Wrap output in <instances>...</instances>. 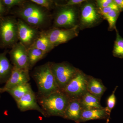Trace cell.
Masks as SVG:
<instances>
[{
	"label": "cell",
	"mask_w": 123,
	"mask_h": 123,
	"mask_svg": "<svg viewBox=\"0 0 123 123\" xmlns=\"http://www.w3.org/2000/svg\"><path fill=\"white\" fill-rule=\"evenodd\" d=\"M70 100L64 92L60 90L48 95H39L37 101L46 116H59L64 118Z\"/></svg>",
	"instance_id": "obj_1"
},
{
	"label": "cell",
	"mask_w": 123,
	"mask_h": 123,
	"mask_svg": "<svg viewBox=\"0 0 123 123\" xmlns=\"http://www.w3.org/2000/svg\"><path fill=\"white\" fill-rule=\"evenodd\" d=\"M32 76L37 85L40 96L48 95L60 90L51 69L50 62L36 68Z\"/></svg>",
	"instance_id": "obj_2"
},
{
	"label": "cell",
	"mask_w": 123,
	"mask_h": 123,
	"mask_svg": "<svg viewBox=\"0 0 123 123\" xmlns=\"http://www.w3.org/2000/svg\"><path fill=\"white\" fill-rule=\"evenodd\" d=\"M80 6L78 23L80 29L96 26L103 19L95 2L86 0Z\"/></svg>",
	"instance_id": "obj_3"
},
{
	"label": "cell",
	"mask_w": 123,
	"mask_h": 123,
	"mask_svg": "<svg viewBox=\"0 0 123 123\" xmlns=\"http://www.w3.org/2000/svg\"><path fill=\"white\" fill-rule=\"evenodd\" d=\"M17 20L13 17H0V46L12 47L17 43Z\"/></svg>",
	"instance_id": "obj_4"
},
{
	"label": "cell",
	"mask_w": 123,
	"mask_h": 123,
	"mask_svg": "<svg viewBox=\"0 0 123 123\" xmlns=\"http://www.w3.org/2000/svg\"><path fill=\"white\" fill-rule=\"evenodd\" d=\"M57 7L60 8L55 16V27L69 29L78 25L79 9L76 6Z\"/></svg>",
	"instance_id": "obj_5"
},
{
	"label": "cell",
	"mask_w": 123,
	"mask_h": 123,
	"mask_svg": "<svg viewBox=\"0 0 123 123\" xmlns=\"http://www.w3.org/2000/svg\"><path fill=\"white\" fill-rule=\"evenodd\" d=\"M50 64L56 81L61 90L68 84L79 70L68 62H50Z\"/></svg>",
	"instance_id": "obj_6"
},
{
	"label": "cell",
	"mask_w": 123,
	"mask_h": 123,
	"mask_svg": "<svg viewBox=\"0 0 123 123\" xmlns=\"http://www.w3.org/2000/svg\"><path fill=\"white\" fill-rule=\"evenodd\" d=\"M89 76L79 70L62 91L70 99H80L87 92Z\"/></svg>",
	"instance_id": "obj_7"
},
{
	"label": "cell",
	"mask_w": 123,
	"mask_h": 123,
	"mask_svg": "<svg viewBox=\"0 0 123 123\" xmlns=\"http://www.w3.org/2000/svg\"><path fill=\"white\" fill-rule=\"evenodd\" d=\"M79 29L78 25L69 29H61L55 27L45 32L51 43L55 47L78 36Z\"/></svg>",
	"instance_id": "obj_8"
},
{
	"label": "cell",
	"mask_w": 123,
	"mask_h": 123,
	"mask_svg": "<svg viewBox=\"0 0 123 123\" xmlns=\"http://www.w3.org/2000/svg\"><path fill=\"white\" fill-rule=\"evenodd\" d=\"M17 23L18 40L28 49L37 38L40 33L20 18L18 19Z\"/></svg>",
	"instance_id": "obj_9"
},
{
	"label": "cell",
	"mask_w": 123,
	"mask_h": 123,
	"mask_svg": "<svg viewBox=\"0 0 123 123\" xmlns=\"http://www.w3.org/2000/svg\"><path fill=\"white\" fill-rule=\"evenodd\" d=\"M9 55L13 66L21 69L30 70L27 49L22 43L20 42L15 43Z\"/></svg>",
	"instance_id": "obj_10"
},
{
	"label": "cell",
	"mask_w": 123,
	"mask_h": 123,
	"mask_svg": "<svg viewBox=\"0 0 123 123\" xmlns=\"http://www.w3.org/2000/svg\"><path fill=\"white\" fill-rule=\"evenodd\" d=\"M29 71L18 68L13 66L9 78L5 83L4 87L0 88L1 93L6 92L17 86L29 83L30 79Z\"/></svg>",
	"instance_id": "obj_11"
},
{
	"label": "cell",
	"mask_w": 123,
	"mask_h": 123,
	"mask_svg": "<svg viewBox=\"0 0 123 123\" xmlns=\"http://www.w3.org/2000/svg\"><path fill=\"white\" fill-rule=\"evenodd\" d=\"M31 2L25 3L15 12L20 19L25 18L40 17L48 19V15L45 9Z\"/></svg>",
	"instance_id": "obj_12"
},
{
	"label": "cell",
	"mask_w": 123,
	"mask_h": 123,
	"mask_svg": "<svg viewBox=\"0 0 123 123\" xmlns=\"http://www.w3.org/2000/svg\"><path fill=\"white\" fill-rule=\"evenodd\" d=\"M37 97L33 91L29 92L16 102L18 109L21 111L29 110H35L40 112L44 116L46 114L41 107L38 104Z\"/></svg>",
	"instance_id": "obj_13"
},
{
	"label": "cell",
	"mask_w": 123,
	"mask_h": 123,
	"mask_svg": "<svg viewBox=\"0 0 123 123\" xmlns=\"http://www.w3.org/2000/svg\"><path fill=\"white\" fill-rule=\"evenodd\" d=\"M83 110L80 99H70L64 118L79 123Z\"/></svg>",
	"instance_id": "obj_14"
},
{
	"label": "cell",
	"mask_w": 123,
	"mask_h": 123,
	"mask_svg": "<svg viewBox=\"0 0 123 123\" xmlns=\"http://www.w3.org/2000/svg\"><path fill=\"white\" fill-rule=\"evenodd\" d=\"M87 89V92L101 99L107 88L101 79L89 76Z\"/></svg>",
	"instance_id": "obj_15"
},
{
	"label": "cell",
	"mask_w": 123,
	"mask_h": 123,
	"mask_svg": "<svg viewBox=\"0 0 123 123\" xmlns=\"http://www.w3.org/2000/svg\"><path fill=\"white\" fill-rule=\"evenodd\" d=\"M110 116V114L107 112L105 107L101 109L83 110L79 123L93 120L108 119Z\"/></svg>",
	"instance_id": "obj_16"
},
{
	"label": "cell",
	"mask_w": 123,
	"mask_h": 123,
	"mask_svg": "<svg viewBox=\"0 0 123 123\" xmlns=\"http://www.w3.org/2000/svg\"><path fill=\"white\" fill-rule=\"evenodd\" d=\"M13 66L6 56V52L0 54V84L5 83L11 75Z\"/></svg>",
	"instance_id": "obj_17"
},
{
	"label": "cell",
	"mask_w": 123,
	"mask_h": 123,
	"mask_svg": "<svg viewBox=\"0 0 123 123\" xmlns=\"http://www.w3.org/2000/svg\"><path fill=\"white\" fill-rule=\"evenodd\" d=\"M83 110L103 109L100 104V99L87 92L80 98Z\"/></svg>",
	"instance_id": "obj_18"
},
{
	"label": "cell",
	"mask_w": 123,
	"mask_h": 123,
	"mask_svg": "<svg viewBox=\"0 0 123 123\" xmlns=\"http://www.w3.org/2000/svg\"><path fill=\"white\" fill-rule=\"evenodd\" d=\"M31 47L39 49L46 54L55 48L51 43L46 32L44 31L40 33L39 37Z\"/></svg>",
	"instance_id": "obj_19"
},
{
	"label": "cell",
	"mask_w": 123,
	"mask_h": 123,
	"mask_svg": "<svg viewBox=\"0 0 123 123\" xmlns=\"http://www.w3.org/2000/svg\"><path fill=\"white\" fill-rule=\"evenodd\" d=\"M32 91L33 90L30 85L27 83L17 86L7 90L6 92L9 94L16 102Z\"/></svg>",
	"instance_id": "obj_20"
},
{
	"label": "cell",
	"mask_w": 123,
	"mask_h": 123,
	"mask_svg": "<svg viewBox=\"0 0 123 123\" xmlns=\"http://www.w3.org/2000/svg\"><path fill=\"white\" fill-rule=\"evenodd\" d=\"M27 52L30 69L38 61L43 59L46 54L41 50L32 47L27 49Z\"/></svg>",
	"instance_id": "obj_21"
},
{
	"label": "cell",
	"mask_w": 123,
	"mask_h": 123,
	"mask_svg": "<svg viewBox=\"0 0 123 123\" xmlns=\"http://www.w3.org/2000/svg\"><path fill=\"white\" fill-rule=\"evenodd\" d=\"M116 37L114 42L112 54L115 57L123 58V38L120 35L118 30L116 28Z\"/></svg>",
	"instance_id": "obj_22"
},
{
	"label": "cell",
	"mask_w": 123,
	"mask_h": 123,
	"mask_svg": "<svg viewBox=\"0 0 123 123\" xmlns=\"http://www.w3.org/2000/svg\"><path fill=\"white\" fill-rule=\"evenodd\" d=\"M120 13V11L119 10H114L102 16L103 19L106 20L108 22V29L109 31H113L116 28L117 21Z\"/></svg>",
	"instance_id": "obj_23"
},
{
	"label": "cell",
	"mask_w": 123,
	"mask_h": 123,
	"mask_svg": "<svg viewBox=\"0 0 123 123\" xmlns=\"http://www.w3.org/2000/svg\"><path fill=\"white\" fill-rule=\"evenodd\" d=\"M118 86H116L112 93L108 98L107 100V106L105 109L107 112L110 114L111 112L112 109L114 108L116 103V98L115 95V92L117 89Z\"/></svg>",
	"instance_id": "obj_24"
},
{
	"label": "cell",
	"mask_w": 123,
	"mask_h": 123,
	"mask_svg": "<svg viewBox=\"0 0 123 123\" xmlns=\"http://www.w3.org/2000/svg\"><path fill=\"white\" fill-rule=\"evenodd\" d=\"M30 1L48 10L52 9L56 4L54 1L51 0H31Z\"/></svg>",
	"instance_id": "obj_25"
},
{
	"label": "cell",
	"mask_w": 123,
	"mask_h": 123,
	"mask_svg": "<svg viewBox=\"0 0 123 123\" xmlns=\"http://www.w3.org/2000/svg\"><path fill=\"white\" fill-rule=\"evenodd\" d=\"M2 3L7 9L15 6H22L27 2L24 0H2Z\"/></svg>",
	"instance_id": "obj_26"
},
{
	"label": "cell",
	"mask_w": 123,
	"mask_h": 123,
	"mask_svg": "<svg viewBox=\"0 0 123 123\" xmlns=\"http://www.w3.org/2000/svg\"><path fill=\"white\" fill-rule=\"evenodd\" d=\"M98 9L99 13L101 14L102 16L110 12L112 10H114L120 11L118 7L115 2H114V3H113L112 5L108 6V7H105V8H98Z\"/></svg>",
	"instance_id": "obj_27"
},
{
	"label": "cell",
	"mask_w": 123,
	"mask_h": 123,
	"mask_svg": "<svg viewBox=\"0 0 123 123\" xmlns=\"http://www.w3.org/2000/svg\"><path fill=\"white\" fill-rule=\"evenodd\" d=\"M95 2L98 8H102L110 6L114 2L113 0H98Z\"/></svg>",
	"instance_id": "obj_28"
},
{
	"label": "cell",
	"mask_w": 123,
	"mask_h": 123,
	"mask_svg": "<svg viewBox=\"0 0 123 123\" xmlns=\"http://www.w3.org/2000/svg\"><path fill=\"white\" fill-rule=\"evenodd\" d=\"M86 0H69L64 4L60 5L56 4V6H71L80 5L86 1Z\"/></svg>",
	"instance_id": "obj_29"
},
{
	"label": "cell",
	"mask_w": 123,
	"mask_h": 123,
	"mask_svg": "<svg viewBox=\"0 0 123 123\" xmlns=\"http://www.w3.org/2000/svg\"><path fill=\"white\" fill-rule=\"evenodd\" d=\"M7 10L8 9L2 3V0H0V17H3V15L7 12Z\"/></svg>",
	"instance_id": "obj_30"
},
{
	"label": "cell",
	"mask_w": 123,
	"mask_h": 123,
	"mask_svg": "<svg viewBox=\"0 0 123 123\" xmlns=\"http://www.w3.org/2000/svg\"><path fill=\"white\" fill-rule=\"evenodd\" d=\"M120 12L123 11V0H114Z\"/></svg>",
	"instance_id": "obj_31"
},
{
	"label": "cell",
	"mask_w": 123,
	"mask_h": 123,
	"mask_svg": "<svg viewBox=\"0 0 123 123\" xmlns=\"http://www.w3.org/2000/svg\"><path fill=\"white\" fill-rule=\"evenodd\" d=\"M109 118H108L107 119V123H108V122H109Z\"/></svg>",
	"instance_id": "obj_32"
},
{
	"label": "cell",
	"mask_w": 123,
	"mask_h": 123,
	"mask_svg": "<svg viewBox=\"0 0 123 123\" xmlns=\"http://www.w3.org/2000/svg\"><path fill=\"white\" fill-rule=\"evenodd\" d=\"M0 88H0V93H1L0 92Z\"/></svg>",
	"instance_id": "obj_33"
}]
</instances>
